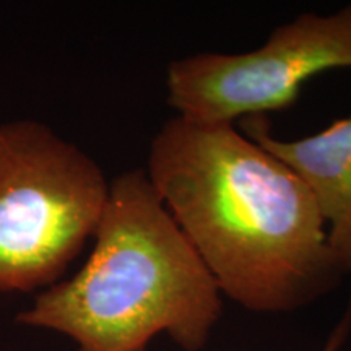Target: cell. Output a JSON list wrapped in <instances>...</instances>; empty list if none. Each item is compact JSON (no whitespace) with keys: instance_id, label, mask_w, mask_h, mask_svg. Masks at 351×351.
<instances>
[{"instance_id":"cell-1","label":"cell","mask_w":351,"mask_h":351,"mask_svg":"<svg viewBox=\"0 0 351 351\" xmlns=\"http://www.w3.org/2000/svg\"><path fill=\"white\" fill-rule=\"evenodd\" d=\"M219 291L256 313H288L346 275L307 187L232 124L176 116L145 171Z\"/></svg>"},{"instance_id":"cell-2","label":"cell","mask_w":351,"mask_h":351,"mask_svg":"<svg viewBox=\"0 0 351 351\" xmlns=\"http://www.w3.org/2000/svg\"><path fill=\"white\" fill-rule=\"evenodd\" d=\"M75 276L34 298L16 322L64 333L77 351H145L168 333L199 351L221 315V291L143 169L117 176Z\"/></svg>"},{"instance_id":"cell-3","label":"cell","mask_w":351,"mask_h":351,"mask_svg":"<svg viewBox=\"0 0 351 351\" xmlns=\"http://www.w3.org/2000/svg\"><path fill=\"white\" fill-rule=\"evenodd\" d=\"M108 192L99 166L47 125H0V291L56 285L95 234Z\"/></svg>"},{"instance_id":"cell-4","label":"cell","mask_w":351,"mask_h":351,"mask_svg":"<svg viewBox=\"0 0 351 351\" xmlns=\"http://www.w3.org/2000/svg\"><path fill=\"white\" fill-rule=\"evenodd\" d=\"M345 67H351V3L332 15H300L256 51L173 60L168 103L178 116L234 125L293 106L311 77Z\"/></svg>"},{"instance_id":"cell-5","label":"cell","mask_w":351,"mask_h":351,"mask_svg":"<svg viewBox=\"0 0 351 351\" xmlns=\"http://www.w3.org/2000/svg\"><path fill=\"white\" fill-rule=\"evenodd\" d=\"M244 135L283 161L301 179L324 219L332 252L351 275V117L300 140L271 135L265 116L245 117Z\"/></svg>"},{"instance_id":"cell-6","label":"cell","mask_w":351,"mask_h":351,"mask_svg":"<svg viewBox=\"0 0 351 351\" xmlns=\"http://www.w3.org/2000/svg\"><path fill=\"white\" fill-rule=\"evenodd\" d=\"M351 330V302L348 311H346L343 319L340 320L339 326L333 328V332L328 337L326 346H324V351H340L341 346H343L346 337Z\"/></svg>"}]
</instances>
